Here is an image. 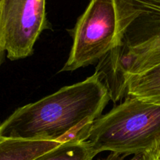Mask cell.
Segmentation results:
<instances>
[{"label":"cell","mask_w":160,"mask_h":160,"mask_svg":"<svg viewBox=\"0 0 160 160\" xmlns=\"http://www.w3.org/2000/svg\"><path fill=\"white\" fill-rule=\"evenodd\" d=\"M109 100V90L95 72L16 109L0 123L1 137L59 142L75 138L101 117Z\"/></svg>","instance_id":"cell-1"},{"label":"cell","mask_w":160,"mask_h":160,"mask_svg":"<svg viewBox=\"0 0 160 160\" xmlns=\"http://www.w3.org/2000/svg\"><path fill=\"white\" fill-rule=\"evenodd\" d=\"M118 33L113 49L96 73L114 102L123 95L125 80L160 64V0H114Z\"/></svg>","instance_id":"cell-2"},{"label":"cell","mask_w":160,"mask_h":160,"mask_svg":"<svg viewBox=\"0 0 160 160\" xmlns=\"http://www.w3.org/2000/svg\"><path fill=\"white\" fill-rule=\"evenodd\" d=\"M81 138L97 154L109 151L124 157H142L160 145V104L127 97L92 122Z\"/></svg>","instance_id":"cell-3"},{"label":"cell","mask_w":160,"mask_h":160,"mask_svg":"<svg viewBox=\"0 0 160 160\" xmlns=\"http://www.w3.org/2000/svg\"><path fill=\"white\" fill-rule=\"evenodd\" d=\"M73 45L60 71H74L100 61L114 48L118 33L114 0H91L74 28Z\"/></svg>","instance_id":"cell-4"},{"label":"cell","mask_w":160,"mask_h":160,"mask_svg":"<svg viewBox=\"0 0 160 160\" xmlns=\"http://www.w3.org/2000/svg\"><path fill=\"white\" fill-rule=\"evenodd\" d=\"M0 24L6 56L17 60L31 56L40 34L50 28L45 0H2Z\"/></svg>","instance_id":"cell-5"},{"label":"cell","mask_w":160,"mask_h":160,"mask_svg":"<svg viewBox=\"0 0 160 160\" xmlns=\"http://www.w3.org/2000/svg\"><path fill=\"white\" fill-rule=\"evenodd\" d=\"M61 143L0 137V160H34Z\"/></svg>","instance_id":"cell-6"},{"label":"cell","mask_w":160,"mask_h":160,"mask_svg":"<svg viewBox=\"0 0 160 160\" xmlns=\"http://www.w3.org/2000/svg\"><path fill=\"white\" fill-rule=\"evenodd\" d=\"M123 95L160 104V64L127 78L123 84Z\"/></svg>","instance_id":"cell-7"},{"label":"cell","mask_w":160,"mask_h":160,"mask_svg":"<svg viewBox=\"0 0 160 160\" xmlns=\"http://www.w3.org/2000/svg\"><path fill=\"white\" fill-rule=\"evenodd\" d=\"M96 155L88 141L75 138L62 142L34 160H93Z\"/></svg>","instance_id":"cell-8"},{"label":"cell","mask_w":160,"mask_h":160,"mask_svg":"<svg viewBox=\"0 0 160 160\" xmlns=\"http://www.w3.org/2000/svg\"><path fill=\"white\" fill-rule=\"evenodd\" d=\"M142 160H160V145L154 149L143 155Z\"/></svg>","instance_id":"cell-9"},{"label":"cell","mask_w":160,"mask_h":160,"mask_svg":"<svg viewBox=\"0 0 160 160\" xmlns=\"http://www.w3.org/2000/svg\"><path fill=\"white\" fill-rule=\"evenodd\" d=\"M1 3L2 0H0V9H1ZM6 53V47H5L4 39H3L2 33L1 29V24H0V67H1L3 59L5 57V54Z\"/></svg>","instance_id":"cell-10"},{"label":"cell","mask_w":160,"mask_h":160,"mask_svg":"<svg viewBox=\"0 0 160 160\" xmlns=\"http://www.w3.org/2000/svg\"><path fill=\"white\" fill-rule=\"evenodd\" d=\"M0 137H1V127H0Z\"/></svg>","instance_id":"cell-11"}]
</instances>
